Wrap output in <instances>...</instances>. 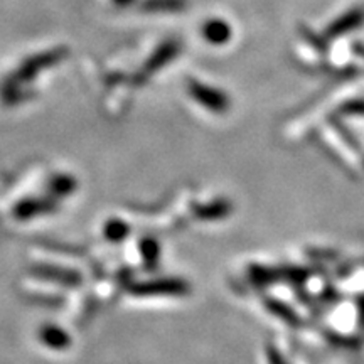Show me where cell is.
<instances>
[{
	"instance_id": "cell-1",
	"label": "cell",
	"mask_w": 364,
	"mask_h": 364,
	"mask_svg": "<svg viewBox=\"0 0 364 364\" xmlns=\"http://www.w3.org/2000/svg\"><path fill=\"white\" fill-rule=\"evenodd\" d=\"M191 97H193L199 105H203L204 108H208L209 112L223 113L230 107V100L225 93H221L220 90L211 88V86L198 83V81L191 80L188 85Z\"/></svg>"
},
{
	"instance_id": "cell-2",
	"label": "cell",
	"mask_w": 364,
	"mask_h": 364,
	"mask_svg": "<svg viewBox=\"0 0 364 364\" xmlns=\"http://www.w3.org/2000/svg\"><path fill=\"white\" fill-rule=\"evenodd\" d=\"M59 59L58 53H46V54H39V56H34L31 59L24 61V65L19 68V71L16 73V83L19 81H26L29 80L31 76L38 75L39 71H43L46 66H51L53 63H56Z\"/></svg>"
},
{
	"instance_id": "cell-3",
	"label": "cell",
	"mask_w": 364,
	"mask_h": 364,
	"mask_svg": "<svg viewBox=\"0 0 364 364\" xmlns=\"http://www.w3.org/2000/svg\"><path fill=\"white\" fill-rule=\"evenodd\" d=\"M203 36L211 44H225L231 38V27L220 19H213L204 24Z\"/></svg>"
},
{
	"instance_id": "cell-4",
	"label": "cell",
	"mask_w": 364,
	"mask_h": 364,
	"mask_svg": "<svg viewBox=\"0 0 364 364\" xmlns=\"http://www.w3.org/2000/svg\"><path fill=\"white\" fill-rule=\"evenodd\" d=\"M363 21H364L363 11H353L349 14H346V16H343L339 21H336L334 24L331 26L329 36H341V34L348 33V31L356 29V27L361 24Z\"/></svg>"
},
{
	"instance_id": "cell-5",
	"label": "cell",
	"mask_w": 364,
	"mask_h": 364,
	"mask_svg": "<svg viewBox=\"0 0 364 364\" xmlns=\"http://www.w3.org/2000/svg\"><path fill=\"white\" fill-rule=\"evenodd\" d=\"M177 49H179L177 48V43H167L164 44L162 48H159L156 54L152 56V59H150V63H147V71L154 73L161 70L166 63H169L172 58L177 56Z\"/></svg>"
},
{
	"instance_id": "cell-6",
	"label": "cell",
	"mask_w": 364,
	"mask_h": 364,
	"mask_svg": "<svg viewBox=\"0 0 364 364\" xmlns=\"http://www.w3.org/2000/svg\"><path fill=\"white\" fill-rule=\"evenodd\" d=\"M184 7V0H147L145 11L152 12H174Z\"/></svg>"
},
{
	"instance_id": "cell-7",
	"label": "cell",
	"mask_w": 364,
	"mask_h": 364,
	"mask_svg": "<svg viewBox=\"0 0 364 364\" xmlns=\"http://www.w3.org/2000/svg\"><path fill=\"white\" fill-rule=\"evenodd\" d=\"M117 7H129L132 4L136 2V0H112Z\"/></svg>"
},
{
	"instance_id": "cell-8",
	"label": "cell",
	"mask_w": 364,
	"mask_h": 364,
	"mask_svg": "<svg viewBox=\"0 0 364 364\" xmlns=\"http://www.w3.org/2000/svg\"><path fill=\"white\" fill-rule=\"evenodd\" d=\"M273 364H287L285 361H282V359L280 358H277V361L275 363H273Z\"/></svg>"
}]
</instances>
